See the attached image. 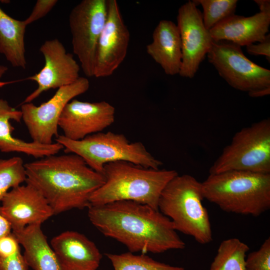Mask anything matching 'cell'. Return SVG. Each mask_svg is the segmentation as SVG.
Segmentation results:
<instances>
[{
    "label": "cell",
    "instance_id": "obj_13",
    "mask_svg": "<svg viewBox=\"0 0 270 270\" xmlns=\"http://www.w3.org/2000/svg\"><path fill=\"white\" fill-rule=\"evenodd\" d=\"M40 51L44 57V67L34 75L18 80H31L38 84L22 104L32 102L42 92L71 84L80 77V66L58 39L46 40Z\"/></svg>",
    "mask_w": 270,
    "mask_h": 270
},
{
    "label": "cell",
    "instance_id": "obj_23",
    "mask_svg": "<svg viewBox=\"0 0 270 270\" xmlns=\"http://www.w3.org/2000/svg\"><path fill=\"white\" fill-rule=\"evenodd\" d=\"M114 270H184V268L160 262L142 254L136 255L130 252L120 254H106Z\"/></svg>",
    "mask_w": 270,
    "mask_h": 270
},
{
    "label": "cell",
    "instance_id": "obj_12",
    "mask_svg": "<svg viewBox=\"0 0 270 270\" xmlns=\"http://www.w3.org/2000/svg\"><path fill=\"white\" fill-rule=\"evenodd\" d=\"M130 39L116 0H107V16L98 42L94 76L112 75L124 60Z\"/></svg>",
    "mask_w": 270,
    "mask_h": 270
},
{
    "label": "cell",
    "instance_id": "obj_28",
    "mask_svg": "<svg viewBox=\"0 0 270 270\" xmlns=\"http://www.w3.org/2000/svg\"><path fill=\"white\" fill-rule=\"evenodd\" d=\"M28 266L20 250L8 257H0V270H28Z\"/></svg>",
    "mask_w": 270,
    "mask_h": 270
},
{
    "label": "cell",
    "instance_id": "obj_30",
    "mask_svg": "<svg viewBox=\"0 0 270 270\" xmlns=\"http://www.w3.org/2000/svg\"><path fill=\"white\" fill-rule=\"evenodd\" d=\"M247 52L254 56H264L270 62V34H267L264 40L258 44H251L246 46Z\"/></svg>",
    "mask_w": 270,
    "mask_h": 270
},
{
    "label": "cell",
    "instance_id": "obj_3",
    "mask_svg": "<svg viewBox=\"0 0 270 270\" xmlns=\"http://www.w3.org/2000/svg\"><path fill=\"white\" fill-rule=\"evenodd\" d=\"M104 184L90 196V206L129 200L158 210L160 194L178 174L175 170L146 168L132 163L118 161L104 165Z\"/></svg>",
    "mask_w": 270,
    "mask_h": 270
},
{
    "label": "cell",
    "instance_id": "obj_33",
    "mask_svg": "<svg viewBox=\"0 0 270 270\" xmlns=\"http://www.w3.org/2000/svg\"><path fill=\"white\" fill-rule=\"evenodd\" d=\"M248 94L252 98H258L267 96L270 94V87L249 92Z\"/></svg>",
    "mask_w": 270,
    "mask_h": 270
},
{
    "label": "cell",
    "instance_id": "obj_5",
    "mask_svg": "<svg viewBox=\"0 0 270 270\" xmlns=\"http://www.w3.org/2000/svg\"><path fill=\"white\" fill-rule=\"evenodd\" d=\"M202 182L190 174L176 175L163 190L158 210L170 219L175 230L202 244L212 240L209 215L202 201Z\"/></svg>",
    "mask_w": 270,
    "mask_h": 270
},
{
    "label": "cell",
    "instance_id": "obj_10",
    "mask_svg": "<svg viewBox=\"0 0 270 270\" xmlns=\"http://www.w3.org/2000/svg\"><path fill=\"white\" fill-rule=\"evenodd\" d=\"M89 88L88 80L80 76L74 83L58 88L52 98L38 106L32 102L21 104L22 120L32 142L43 144L54 143L53 137L59 136L58 120L66 106Z\"/></svg>",
    "mask_w": 270,
    "mask_h": 270
},
{
    "label": "cell",
    "instance_id": "obj_15",
    "mask_svg": "<svg viewBox=\"0 0 270 270\" xmlns=\"http://www.w3.org/2000/svg\"><path fill=\"white\" fill-rule=\"evenodd\" d=\"M0 204V214L10 222L12 231L41 225L54 214L42 194L28 184L12 188Z\"/></svg>",
    "mask_w": 270,
    "mask_h": 270
},
{
    "label": "cell",
    "instance_id": "obj_32",
    "mask_svg": "<svg viewBox=\"0 0 270 270\" xmlns=\"http://www.w3.org/2000/svg\"><path fill=\"white\" fill-rule=\"evenodd\" d=\"M258 6L260 12H270V1L269 0H255Z\"/></svg>",
    "mask_w": 270,
    "mask_h": 270
},
{
    "label": "cell",
    "instance_id": "obj_31",
    "mask_svg": "<svg viewBox=\"0 0 270 270\" xmlns=\"http://www.w3.org/2000/svg\"><path fill=\"white\" fill-rule=\"evenodd\" d=\"M12 232L10 224L0 214V238L10 234Z\"/></svg>",
    "mask_w": 270,
    "mask_h": 270
},
{
    "label": "cell",
    "instance_id": "obj_17",
    "mask_svg": "<svg viewBox=\"0 0 270 270\" xmlns=\"http://www.w3.org/2000/svg\"><path fill=\"white\" fill-rule=\"evenodd\" d=\"M270 12L248 17L234 14L210 30L214 41L226 40L240 46L263 41L268 32Z\"/></svg>",
    "mask_w": 270,
    "mask_h": 270
},
{
    "label": "cell",
    "instance_id": "obj_14",
    "mask_svg": "<svg viewBox=\"0 0 270 270\" xmlns=\"http://www.w3.org/2000/svg\"><path fill=\"white\" fill-rule=\"evenodd\" d=\"M115 112V108L106 101L91 102L73 99L66 106L58 125L66 138L79 140L112 125Z\"/></svg>",
    "mask_w": 270,
    "mask_h": 270
},
{
    "label": "cell",
    "instance_id": "obj_9",
    "mask_svg": "<svg viewBox=\"0 0 270 270\" xmlns=\"http://www.w3.org/2000/svg\"><path fill=\"white\" fill-rule=\"evenodd\" d=\"M206 56L219 75L236 90L249 92L270 87V70L250 60L236 44L214 41Z\"/></svg>",
    "mask_w": 270,
    "mask_h": 270
},
{
    "label": "cell",
    "instance_id": "obj_34",
    "mask_svg": "<svg viewBox=\"0 0 270 270\" xmlns=\"http://www.w3.org/2000/svg\"><path fill=\"white\" fill-rule=\"evenodd\" d=\"M8 70V68L6 66L0 64V88L2 87L7 84H9V82H2L0 80L2 76L6 74Z\"/></svg>",
    "mask_w": 270,
    "mask_h": 270
},
{
    "label": "cell",
    "instance_id": "obj_19",
    "mask_svg": "<svg viewBox=\"0 0 270 270\" xmlns=\"http://www.w3.org/2000/svg\"><path fill=\"white\" fill-rule=\"evenodd\" d=\"M10 120L20 122L22 113L10 106L5 100L0 98V151L2 152H16L32 156L36 158L56 154L64 149L58 142L43 144L34 142H27L14 137L12 132L14 128Z\"/></svg>",
    "mask_w": 270,
    "mask_h": 270
},
{
    "label": "cell",
    "instance_id": "obj_1",
    "mask_svg": "<svg viewBox=\"0 0 270 270\" xmlns=\"http://www.w3.org/2000/svg\"><path fill=\"white\" fill-rule=\"evenodd\" d=\"M88 208L92 224L130 252L160 254L185 248L170 219L146 204L122 200Z\"/></svg>",
    "mask_w": 270,
    "mask_h": 270
},
{
    "label": "cell",
    "instance_id": "obj_24",
    "mask_svg": "<svg viewBox=\"0 0 270 270\" xmlns=\"http://www.w3.org/2000/svg\"><path fill=\"white\" fill-rule=\"evenodd\" d=\"M203 9L204 26L210 30L216 25L235 14L237 0H194Z\"/></svg>",
    "mask_w": 270,
    "mask_h": 270
},
{
    "label": "cell",
    "instance_id": "obj_7",
    "mask_svg": "<svg viewBox=\"0 0 270 270\" xmlns=\"http://www.w3.org/2000/svg\"><path fill=\"white\" fill-rule=\"evenodd\" d=\"M240 170L270 174V119L242 128L209 170L210 174Z\"/></svg>",
    "mask_w": 270,
    "mask_h": 270
},
{
    "label": "cell",
    "instance_id": "obj_21",
    "mask_svg": "<svg viewBox=\"0 0 270 270\" xmlns=\"http://www.w3.org/2000/svg\"><path fill=\"white\" fill-rule=\"evenodd\" d=\"M24 20L14 18L0 7V53L13 67L26 69Z\"/></svg>",
    "mask_w": 270,
    "mask_h": 270
},
{
    "label": "cell",
    "instance_id": "obj_25",
    "mask_svg": "<svg viewBox=\"0 0 270 270\" xmlns=\"http://www.w3.org/2000/svg\"><path fill=\"white\" fill-rule=\"evenodd\" d=\"M24 164L20 156L0 158V203L10 188L26 182Z\"/></svg>",
    "mask_w": 270,
    "mask_h": 270
},
{
    "label": "cell",
    "instance_id": "obj_6",
    "mask_svg": "<svg viewBox=\"0 0 270 270\" xmlns=\"http://www.w3.org/2000/svg\"><path fill=\"white\" fill-rule=\"evenodd\" d=\"M56 142L62 144L66 154H76L94 171L103 174L105 164L128 162L153 169H159L162 162L154 158L140 142H130L122 134L100 132L79 140L59 135Z\"/></svg>",
    "mask_w": 270,
    "mask_h": 270
},
{
    "label": "cell",
    "instance_id": "obj_26",
    "mask_svg": "<svg viewBox=\"0 0 270 270\" xmlns=\"http://www.w3.org/2000/svg\"><path fill=\"white\" fill-rule=\"evenodd\" d=\"M245 270H270V238L256 250L250 252L245 260Z\"/></svg>",
    "mask_w": 270,
    "mask_h": 270
},
{
    "label": "cell",
    "instance_id": "obj_29",
    "mask_svg": "<svg viewBox=\"0 0 270 270\" xmlns=\"http://www.w3.org/2000/svg\"><path fill=\"white\" fill-rule=\"evenodd\" d=\"M20 250V244L12 232L0 238V257L8 258Z\"/></svg>",
    "mask_w": 270,
    "mask_h": 270
},
{
    "label": "cell",
    "instance_id": "obj_18",
    "mask_svg": "<svg viewBox=\"0 0 270 270\" xmlns=\"http://www.w3.org/2000/svg\"><path fill=\"white\" fill-rule=\"evenodd\" d=\"M146 51L166 74H179L182 51L178 26L171 20H160L153 32L152 42L146 46Z\"/></svg>",
    "mask_w": 270,
    "mask_h": 270
},
{
    "label": "cell",
    "instance_id": "obj_8",
    "mask_svg": "<svg viewBox=\"0 0 270 270\" xmlns=\"http://www.w3.org/2000/svg\"><path fill=\"white\" fill-rule=\"evenodd\" d=\"M107 16V0H82L71 10L72 51L87 77L94 76L97 46Z\"/></svg>",
    "mask_w": 270,
    "mask_h": 270
},
{
    "label": "cell",
    "instance_id": "obj_16",
    "mask_svg": "<svg viewBox=\"0 0 270 270\" xmlns=\"http://www.w3.org/2000/svg\"><path fill=\"white\" fill-rule=\"evenodd\" d=\"M50 245L64 270H97L102 255L94 242L75 231L54 237Z\"/></svg>",
    "mask_w": 270,
    "mask_h": 270
},
{
    "label": "cell",
    "instance_id": "obj_27",
    "mask_svg": "<svg viewBox=\"0 0 270 270\" xmlns=\"http://www.w3.org/2000/svg\"><path fill=\"white\" fill-rule=\"evenodd\" d=\"M58 2L57 0H38L30 16L24 20L26 24L28 26L45 16Z\"/></svg>",
    "mask_w": 270,
    "mask_h": 270
},
{
    "label": "cell",
    "instance_id": "obj_22",
    "mask_svg": "<svg viewBox=\"0 0 270 270\" xmlns=\"http://www.w3.org/2000/svg\"><path fill=\"white\" fill-rule=\"evenodd\" d=\"M249 246L237 238L224 240L211 264L210 270H245Z\"/></svg>",
    "mask_w": 270,
    "mask_h": 270
},
{
    "label": "cell",
    "instance_id": "obj_20",
    "mask_svg": "<svg viewBox=\"0 0 270 270\" xmlns=\"http://www.w3.org/2000/svg\"><path fill=\"white\" fill-rule=\"evenodd\" d=\"M12 233L24 248L23 256L28 267L34 270H64L40 224L28 225Z\"/></svg>",
    "mask_w": 270,
    "mask_h": 270
},
{
    "label": "cell",
    "instance_id": "obj_11",
    "mask_svg": "<svg viewBox=\"0 0 270 270\" xmlns=\"http://www.w3.org/2000/svg\"><path fill=\"white\" fill-rule=\"evenodd\" d=\"M193 0H188L178 10V27L182 51L180 76L192 78L210 49L214 40L204 26L202 12Z\"/></svg>",
    "mask_w": 270,
    "mask_h": 270
},
{
    "label": "cell",
    "instance_id": "obj_4",
    "mask_svg": "<svg viewBox=\"0 0 270 270\" xmlns=\"http://www.w3.org/2000/svg\"><path fill=\"white\" fill-rule=\"evenodd\" d=\"M202 184L204 199L226 212L256 217L270 208V174L228 171Z\"/></svg>",
    "mask_w": 270,
    "mask_h": 270
},
{
    "label": "cell",
    "instance_id": "obj_2",
    "mask_svg": "<svg viewBox=\"0 0 270 270\" xmlns=\"http://www.w3.org/2000/svg\"><path fill=\"white\" fill-rule=\"evenodd\" d=\"M26 184L38 190L56 214L90 206L92 194L105 181L72 153L54 154L24 164Z\"/></svg>",
    "mask_w": 270,
    "mask_h": 270
}]
</instances>
